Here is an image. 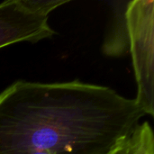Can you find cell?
Returning <instances> with one entry per match:
<instances>
[{
    "label": "cell",
    "mask_w": 154,
    "mask_h": 154,
    "mask_svg": "<svg viewBox=\"0 0 154 154\" xmlns=\"http://www.w3.org/2000/svg\"><path fill=\"white\" fill-rule=\"evenodd\" d=\"M69 0H7L0 4V49L18 42L51 39V14Z\"/></svg>",
    "instance_id": "3957f363"
},
{
    "label": "cell",
    "mask_w": 154,
    "mask_h": 154,
    "mask_svg": "<svg viewBox=\"0 0 154 154\" xmlns=\"http://www.w3.org/2000/svg\"><path fill=\"white\" fill-rule=\"evenodd\" d=\"M32 154H51L50 152H34V153Z\"/></svg>",
    "instance_id": "52a82bcc"
},
{
    "label": "cell",
    "mask_w": 154,
    "mask_h": 154,
    "mask_svg": "<svg viewBox=\"0 0 154 154\" xmlns=\"http://www.w3.org/2000/svg\"><path fill=\"white\" fill-rule=\"evenodd\" d=\"M144 116L109 87L17 80L0 93V154H110Z\"/></svg>",
    "instance_id": "6da1fadb"
},
{
    "label": "cell",
    "mask_w": 154,
    "mask_h": 154,
    "mask_svg": "<svg viewBox=\"0 0 154 154\" xmlns=\"http://www.w3.org/2000/svg\"><path fill=\"white\" fill-rule=\"evenodd\" d=\"M118 6L114 8V14L110 26L103 42V52L110 57H122L129 53L128 28L126 22V7Z\"/></svg>",
    "instance_id": "277c9868"
},
{
    "label": "cell",
    "mask_w": 154,
    "mask_h": 154,
    "mask_svg": "<svg viewBox=\"0 0 154 154\" xmlns=\"http://www.w3.org/2000/svg\"><path fill=\"white\" fill-rule=\"evenodd\" d=\"M135 147V140L134 132L128 137L123 139L112 151L110 154H134Z\"/></svg>",
    "instance_id": "8992f818"
},
{
    "label": "cell",
    "mask_w": 154,
    "mask_h": 154,
    "mask_svg": "<svg viewBox=\"0 0 154 154\" xmlns=\"http://www.w3.org/2000/svg\"><path fill=\"white\" fill-rule=\"evenodd\" d=\"M135 147L134 154H154V134L149 122L139 124L134 131Z\"/></svg>",
    "instance_id": "5b68a950"
},
{
    "label": "cell",
    "mask_w": 154,
    "mask_h": 154,
    "mask_svg": "<svg viewBox=\"0 0 154 154\" xmlns=\"http://www.w3.org/2000/svg\"><path fill=\"white\" fill-rule=\"evenodd\" d=\"M129 53L137 85L134 100L145 116H154V1L133 0L126 7Z\"/></svg>",
    "instance_id": "7a4b0ae2"
}]
</instances>
